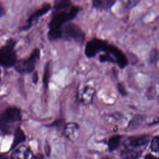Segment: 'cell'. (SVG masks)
<instances>
[{
  "label": "cell",
  "mask_w": 159,
  "mask_h": 159,
  "mask_svg": "<svg viewBox=\"0 0 159 159\" xmlns=\"http://www.w3.org/2000/svg\"><path fill=\"white\" fill-rule=\"evenodd\" d=\"M150 137L148 135H140L130 137L124 142V148L121 156L123 159H137L148 145Z\"/></svg>",
  "instance_id": "obj_1"
},
{
  "label": "cell",
  "mask_w": 159,
  "mask_h": 159,
  "mask_svg": "<svg viewBox=\"0 0 159 159\" xmlns=\"http://www.w3.org/2000/svg\"><path fill=\"white\" fill-rule=\"evenodd\" d=\"M16 43L14 39H11L0 48V66L11 68L16 65L17 61L16 53L14 51Z\"/></svg>",
  "instance_id": "obj_2"
},
{
  "label": "cell",
  "mask_w": 159,
  "mask_h": 159,
  "mask_svg": "<svg viewBox=\"0 0 159 159\" xmlns=\"http://www.w3.org/2000/svg\"><path fill=\"white\" fill-rule=\"evenodd\" d=\"M40 55L39 48H36L32 52L29 57L26 60L17 61L14 66L15 70L19 73H30L35 68V64Z\"/></svg>",
  "instance_id": "obj_3"
},
{
  "label": "cell",
  "mask_w": 159,
  "mask_h": 159,
  "mask_svg": "<svg viewBox=\"0 0 159 159\" xmlns=\"http://www.w3.org/2000/svg\"><path fill=\"white\" fill-rule=\"evenodd\" d=\"M80 11V7L78 6H72L69 11H63L56 14L52 17L49 23V28L57 27L61 28L63 24L74 19L78 12Z\"/></svg>",
  "instance_id": "obj_4"
},
{
  "label": "cell",
  "mask_w": 159,
  "mask_h": 159,
  "mask_svg": "<svg viewBox=\"0 0 159 159\" xmlns=\"http://www.w3.org/2000/svg\"><path fill=\"white\" fill-rule=\"evenodd\" d=\"M21 119L20 111L16 107L7 108L0 115V130L7 129L9 125Z\"/></svg>",
  "instance_id": "obj_5"
},
{
  "label": "cell",
  "mask_w": 159,
  "mask_h": 159,
  "mask_svg": "<svg viewBox=\"0 0 159 159\" xmlns=\"http://www.w3.org/2000/svg\"><path fill=\"white\" fill-rule=\"evenodd\" d=\"M63 37L78 42H83L84 39L85 34L78 25L70 22L62 27V37Z\"/></svg>",
  "instance_id": "obj_6"
},
{
  "label": "cell",
  "mask_w": 159,
  "mask_h": 159,
  "mask_svg": "<svg viewBox=\"0 0 159 159\" xmlns=\"http://www.w3.org/2000/svg\"><path fill=\"white\" fill-rule=\"evenodd\" d=\"M107 45V42L105 40L93 39L86 43L84 50L85 55L88 58L94 57L99 52H104Z\"/></svg>",
  "instance_id": "obj_7"
},
{
  "label": "cell",
  "mask_w": 159,
  "mask_h": 159,
  "mask_svg": "<svg viewBox=\"0 0 159 159\" xmlns=\"http://www.w3.org/2000/svg\"><path fill=\"white\" fill-rule=\"evenodd\" d=\"M104 52L111 54L114 58L116 63H117L121 69L124 68L128 65V60L126 56L117 47L108 44Z\"/></svg>",
  "instance_id": "obj_8"
},
{
  "label": "cell",
  "mask_w": 159,
  "mask_h": 159,
  "mask_svg": "<svg viewBox=\"0 0 159 159\" xmlns=\"http://www.w3.org/2000/svg\"><path fill=\"white\" fill-rule=\"evenodd\" d=\"M50 9H51L50 4H45L41 8H40L39 9L37 10L28 19L27 25H25V27H24L23 28H22V29L27 30L29 28H30L31 27V25H32L33 22H35L40 17H41L43 15H44L46 13H47L50 10Z\"/></svg>",
  "instance_id": "obj_9"
},
{
  "label": "cell",
  "mask_w": 159,
  "mask_h": 159,
  "mask_svg": "<svg viewBox=\"0 0 159 159\" xmlns=\"http://www.w3.org/2000/svg\"><path fill=\"white\" fill-rule=\"evenodd\" d=\"M116 3L114 0H94L93 1V6L94 7L101 9L106 10L112 7Z\"/></svg>",
  "instance_id": "obj_10"
},
{
  "label": "cell",
  "mask_w": 159,
  "mask_h": 159,
  "mask_svg": "<svg viewBox=\"0 0 159 159\" xmlns=\"http://www.w3.org/2000/svg\"><path fill=\"white\" fill-rule=\"evenodd\" d=\"M94 93V89L89 86H86L81 94V101L85 104H89L93 100Z\"/></svg>",
  "instance_id": "obj_11"
},
{
  "label": "cell",
  "mask_w": 159,
  "mask_h": 159,
  "mask_svg": "<svg viewBox=\"0 0 159 159\" xmlns=\"http://www.w3.org/2000/svg\"><path fill=\"white\" fill-rule=\"evenodd\" d=\"M25 140V135L24 131L21 129L20 127H17L14 134V137L11 145V148H14V147H17L19 144L24 142Z\"/></svg>",
  "instance_id": "obj_12"
},
{
  "label": "cell",
  "mask_w": 159,
  "mask_h": 159,
  "mask_svg": "<svg viewBox=\"0 0 159 159\" xmlns=\"http://www.w3.org/2000/svg\"><path fill=\"white\" fill-rule=\"evenodd\" d=\"M62 37V27L49 28L47 33V38L50 41H53Z\"/></svg>",
  "instance_id": "obj_13"
},
{
  "label": "cell",
  "mask_w": 159,
  "mask_h": 159,
  "mask_svg": "<svg viewBox=\"0 0 159 159\" xmlns=\"http://www.w3.org/2000/svg\"><path fill=\"white\" fill-rule=\"evenodd\" d=\"M50 76V61H49L45 63V65L44 67V71H43V83L45 88H48V87Z\"/></svg>",
  "instance_id": "obj_14"
},
{
  "label": "cell",
  "mask_w": 159,
  "mask_h": 159,
  "mask_svg": "<svg viewBox=\"0 0 159 159\" xmlns=\"http://www.w3.org/2000/svg\"><path fill=\"white\" fill-rule=\"evenodd\" d=\"M121 138H122L121 135H115L109 139V142H108V147H109V149L111 151H112L118 147L120 143Z\"/></svg>",
  "instance_id": "obj_15"
},
{
  "label": "cell",
  "mask_w": 159,
  "mask_h": 159,
  "mask_svg": "<svg viewBox=\"0 0 159 159\" xmlns=\"http://www.w3.org/2000/svg\"><path fill=\"white\" fill-rule=\"evenodd\" d=\"M71 1L68 0H60L55 1L54 4V10L55 11H59L68 7L71 4Z\"/></svg>",
  "instance_id": "obj_16"
},
{
  "label": "cell",
  "mask_w": 159,
  "mask_h": 159,
  "mask_svg": "<svg viewBox=\"0 0 159 159\" xmlns=\"http://www.w3.org/2000/svg\"><path fill=\"white\" fill-rule=\"evenodd\" d=\"M143 120V116L142 115H135L130 120V123L129 124V126L130 127H135V126H138L140 125L142 121Z\"/></svg>",
  "instance_id": "obj_17"
},
{
  "label": "cell",
  "mask_w": 159,
  "mask_h": 159,
  "mask_svg": "<svg viewBox=\"0 0 159 159\" xmlns=\"http://www.w3.org/2000/svg\"><path fill=\"white\" fill-rule=\"evenodd\" d=\"M150 148L153 152L159 153V135H156L152 139Z\"/></svg>",
  "instance_id": "obj_18"
},
{
  "label": "cell",
  "mask_w": 159,
  "mask_h": 159,
  "mask_svg": "<svg viewBox=\"0 0 159 159\" xmlns=\"http://www.w3.org/2000/svg\"><path fill=\"white\" fill-rule=\"evenodd\" d=\"M99 60L101 62H111V63H116L114 58L111 55V54L108 53H105L104 54H102L99 56Z\"/></svg>",
  "instance_id": "obj_19"
},
{
  "label": "cell",
  "mask_w": 159,
  "mask_h": 159,
  "mask_svg": "<svg viewBox=\"0 0 159 159\" xmlns=\"http://www.w3.org/2000/svg\"><path fill=\"white\" fill-rule=\"evenodd\" d=\"M149 60L151 63H156L159 59V51L157 49H153L149 55Z\"/></svg>",
  "instance_id": "obj_20"
},
{
  "label": "cell",
  "mask_w": 159,
  "mask_h": 159,
  "mask_svg": "<svg viewBox=\"0 0 159 159\" xmlns=\"http://www.w3.org/2000/svg\"><path fill=\"white\" fill-rule=\"evenodd\" d=\"M117 90H118L119 93L121 95H122V96L127 95V91H126V89H125L124 84H123L122 83H119L117 84Z\"/></svg>",
  "instance_id": "obj_21"
},
{
  "label": "cell",
  "mask_w": 159,
  "mask_h": 159,
  "mask_svg": "<svg viewBox=\"0 0 159 159\" xmlns=\"http://www.w3.org/2000/svg\"><path fill=\"white\" fill-rule=\"evenodd\" d=\"M139 2V1H129L127 2L126 6L128 8H132L134 6H135Z\"/></svg>",
  "instance_id": "obj_22"
},
{
  "label": "cell",
  "mask_w": 159,
  "mask_h": 159,
  "mask_svg": "<svg viewBox=\"0 0 159 159\" xmlns=\"http://www.w3.org/2000/svg\"><path fill=\"white\" fill-rule=\"evenodd\" d=\"M39 81V75L37 71H35L32 75V81L33 83L36 84Z\"/></svg>",
  "instance_id": "obj_23"
},
{
  "label": "cell",
  "mask_w": 159,
  "mask_h": 159,
  "mask_svg": "<svg viewBox=\"0 0 159 159\" xmlns=\"http://www.w3.org/2000/svg\"><path fill=\"white\" fill-rule=\"evenodd\" d=\"M4 14H5V10L2 7V6L1 5V4H0V17L4 16Z\"/></svg>",
  "instance_id": "obj_24"
},
{
  "label": "cell",
  "mask_w": 159,
  "mask_h": 159,
  "mask_svg": "<svg viewBox=\"0 0 159 159\" xmlns=\"http://www.w3.org/2000/svg\"><path fill=\"white\" fill-rule=\"evenodd\" d=\"M145 159H156L155 156H153V155L151 154H147L145 155Z\"/></svg>",
  "instance_id": "obj_25"
},
{
  "label": "cell",
  "mask_w": 159,
  "mask_h": 159,
  "mask_svg": "<svg viewBox=\"0 0 159 159\" xmlns=\"http://www.w3.org/2000/svg\"><path fill=\"white\" fill-rule=\"evenodd\" d=\"M158 123H159V119H157L156 121H153L151 124H158Z\"/></svg>",
  "instance_id": "obj_26"
},
{
  "label": "cell",
  "mask_w": 159,
  "mask_h": 159,
  "mask_svg": "<svg viewBox=\"0 0 159 159\" xmlns=\"http://www.w3.org/2000/svg\"><path fill=\"white\" fill-rule=\"evenodd\" d=\"M0 78H1V70H0Z\"/></svg>",
  "instance_id": "obj_27"
}]
</instances>
